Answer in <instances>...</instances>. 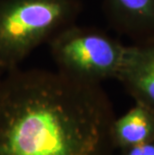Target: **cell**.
<instances>
[{
    "label": "cell",
    "mask_w": 154,
    "mask_h": 155,
    "mask_svg": "<svg viewBox=\"0 0 154 155\" xmlns=\"http://www.w3.org/2000/svg\"><path fill=\"white\" fill-rule=\"evenodd\" d=\"M115 118L100 83L38 68L0 73V155H115Z\"/></svg>",
    "instance_id": "6da1fadb"
},
{
    "label": "cell",
    "mask_w": 154,
    "mask_h": 155,
    "mask_svg": "<svg viewBox=\"0 0 154 155\" xmlns=\"http://www.w3.org/2000/svg\"><path fill=\"white\" fill-rule=\"evenodd\" d=\"M80 0H0V73L74 24Z\"/></svg>",
    "instance_id": "7a4b0ae2"
},
{
    "label": "cell",
    "mask_w": 154,
    "mask_h": 155,
    "mask_svg": "<svg viewBox=\"0 0 154 155\" xmlns=\"http://www.w3.org/2000/svg\"><path fill=\"white\" fill-rule=\"evenodd\" d=\"M48 44L58 71L100 84L117 79L127 47L99 29L75 23L58 32Z\"/></svg>",
    "instance_id": "3957f363"
},
{
    "label": "cell",
    "mask_w": 154,
    "mask_h": 155,
    "mask_svg": "<svg viewBox=\"0 0 154 155\" xmlns=\"http://www.w3.org/2000/svg\"><path fill=\"white\" fill-rule=\"evenodd\" d=\"M117 80L135 102L154 111V39L127 46Z\"/></svg>",
    "instance_id": "277c9868"
},
{
    "label": "cell",
    "mask_w": 154,
    "mask_h": 155,
    "mask_svg": "<svg viewBox=\"0 0 154 155\" xmlns=\"http://www.w3.org/2000/svg\"><path fill=\"white\" fill-rule=\"evenodd\" d=\"M111 24L136 42L154 39V0H104Z\"/></svg>",
    "instance_id": "5b68a950"
},
{
    "label": "cell",
    "mask_w": 154,
    "mask_h": 155,
    "mask_svg": "<svg viewBox=\"0 0 154 155\" xmlns=\"http://www.w3.org/2000/svg\"><path fill=\"white\" fill-rule=\"evenodd\" d=\"M116 148L122 150L154 140V111L139 102L116 117L112 128Z\"/></svg>",
    "instance_id": "8992f818"
},
{
    "label": "cell",
    "mask_w": 154,
    "mask_h": 155,
    "mask_svg": "<svg viewBox=\"0 0 154 155\" xmlns=\"http://www.w3.org/2000/svg\"><path fill=\"white\" fill-rule=\"evenodd\" d=\"M120 155H154V140L123 150Z\"/></svg>",
    "instance_id": "52a82bcc"
}]
</instances>
